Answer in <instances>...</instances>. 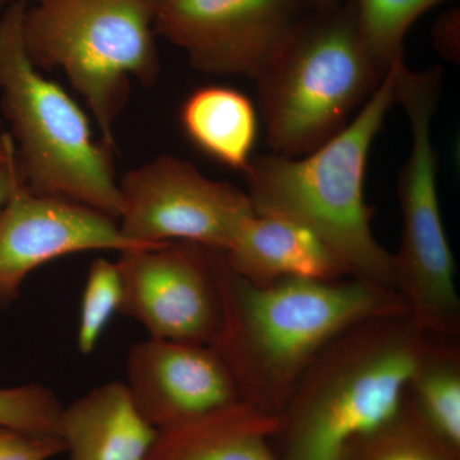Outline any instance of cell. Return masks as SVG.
Here are the masks:
<instances>
[{
	"label": "cell",
	"mask_w": 460,
	"mask_h": 460,
	"mask_svg": "<svg viewBox=\"0 0 460 460\" xmlns=\"http://www.w3.org/2000/svg\"><path fill=\"white\" fill-rule=\"evenodd\" d=\"M224 319L213 344L234 380L239 399L278 417L305 368L353 323L408 314L394 289L358 278L289 279L257 287L224 263Z\"/></svg>",
	"instance_id": "1"
},
{
	"label": "cell",
	"mask_w": 460,
	"mask_h": 460,
	"mask_svg": "<svg viewBox=\"0 0 460 460\" xmlns=\"http://www.w3.org/2000/svg\"><path fill=\"white\" fill-rule=\"evenodd\" d=\"M402 58H396L374 95L334 137L304 156H252L243 172L257 214L305 226L352 277L389 289H394L393 253L372 232L375 208L366 201L365 180L372 144L396 104Z\"/></svg>",
	"instance_id": "2"
},
{
	"label": "cell",
	"mask_w": 460,
	"mask_h": 460,
	"mask_svg": "<svg viewBox=\"0 0 460 460\" xmlns=\"http://www.w3.org/2000/svg\"><path fill=\"white\" fill-rule=\"evenodd\" d=\"M428 334L410 314L353 323L314 357L278 414L279 460H338L350 438L395 411Z\"/></svg>",
	"instance_id": "3"
},
{
	"label": "cell",
	"mask_w": 460,
	"mask_h": 460,
	"mask_svg": "<svg viewBox=\"0 0 460 460\" xmlns=\"http://www.w3.org/2000/svg\"><path fill=\"white\" fill-rule=\"evenodd\" d=\"M27 0L0 14V108L11 127L27 189L119 219L113 146L93 140L89 117L59 84L30 62L22 41Z\"/></svg>",
	"instance_id": "4"
},
{
	"label": "cell",
	"mask_w": 460,
	"mask_h": 460,
	"mask_svg": "<svg viewBox=\"0 0 460 460\" xmlns=\"http://www.w3.org/2000/svg\"><path fill=\"white\" fill-rule=\"evenodd\" d=\"M387 71L363 41L354 0L311 11L255 80L272 154L304 156L334 137Z\"/></svg>",
	"instance_id": "5"
},
{
	"label": "cell",
	"mask_w": 460,
	"mask_h": 460,
	"mask_svg": "<svg viewBox=\"0 0 460 460\" xmlns=\"http://www.w3.org/2000/svg\"><path fill=\"white\" fill-rule=\"evenodd\" d=\"M155 11L156 0H27L22 41L30 62L66 75L113 147L132 81L154 86L162 72Z\"/></svg>",
	"instance_id": "6"
},
{
	"label": "cell",
	"mask_w": 460,
	"mask_h": 460,
	"mask_svg": "<svg viewBox=\"0 0 460 460\" xmlns=\"http://www.w3.org/2000/svg\"><path fill=\"white\" fill-rule=\"evenodd\" d=\"M443 69L411 71L402 60L396 104L410 120L411 154L399 174L402 237L393 253V283L414 325L432 337H460L456 265L445 232L438 192V153L431 124Z\"/></svg>",
	"instance_id": "7"
},
{
	"label": "cell",
	"mask_w": 460,
	"mask_h": 460,
	"mask_svg": "<svg viewBox=\"0 0 460 460\" xmlns=\"http://www.w3.org/2000/svg\"><path fill=\"white\" fill-rule=\"evenodd\" d=\"M118 184V226L137 246L190 242L226 251L242 224L255 214L247 192L205 177L177 156H157L127 172Z\"/></svg>",
	"instance_id": "8"
},
{
	"label": "cell",
	"mask_w": 460,
	"mask_h": 460,
	"mask_svg": "<svg viewBox=\"0 0 460 460\" xmlns=\"http://www.w3.org/2000/svg\"><path fill=\"white\" fill-rule=\"evenodd\" d=\"M119 253V314L141 323L150 338L215 343L224 319V251L168 242Z\"/></svg>",
	"instance_id": "9"
},
{
	"label": "cell",
	"mask_w": 460,
	"mask_h": 460,
	"mask_svg": "<svg viewBox=\"0 0 460 460\" xmlns=\"http://www.w3.org/2000/svg\"><path fill=\"white\" fill-rule=\"evenodd\" d=\"M311 11L305 0H156L154 30L196 71L255 81Z\"/></svg>",
	"instance_id": "10"
},
{
	"label": "cell",
	"mask_w": 460,
	"mask_h": 460,
	"mask_svg": "<svg viewBox=\"0 0 460 460\" xmlns=\"http://www.w3.org/2000/svg\"><path fill=\"white\" fill-rule=\"evenodd\" d=\"M118 220L77 202L21 186L0 208V313L13 305L32 271L86 251L137 248Z\"/></svg>",
	"instance_id": "11"
},
{
	"label": "cell",
	"mask_w": 460,
	"mask_h": 460,
	"mask_svg": "<svg viewBox=\"0 0 460 460\" xmlns=\"http://www.w3.org/2000/svg\"><path fill=\"white\" fill-rule=\"evenodd\" d=\"M126 372L133 402L157 431L241 402L213 345L148 337L129 350Z\"/></svg>",
	"instance_id": "12"
},
{
	"label": "cell",
	"mask_w": 460,
	"mask_h": 460,
	"mask_svg": "<svg viewBox=\"0 0 460 460\" xmlns=\"http://www.w3.org/2000/svg\"><path fill=\"white\" fill-rule=\"evenodd\" d=\"M224 255L238 277L257 287L289 279L332 281L352 277L311 230L256 211L242 224Z\"/></svg>",
	"instance_id": "13"
},
{
	"label": "cell",
	"mask_w": 460,
	"mask_h": 460,
	"mask_svg": "<svg viewBox=\"0 0 460 460\" xmlns=\"http://www.w3.org/2000/svg\"><path fill=\"white\" fill-rule=\"evenodd\" d=\"M58 436L68 460H146L157 429L126 384L111 381L63 407Z\"/></svg>",
	"instance_id": "14"
},
{
	"label": "cell",
	"mask_w": 460,
	"mask_h": 460,
	"mask_svg": "<svg viewBox=\"0 0 460 460\" xmlns=\"http://www.w3.org/2000/svg\"><path fill=\"white\" fill-rule=\"evenodd\" d=\"M278 417L238 402L157 431L146 460H279L271 447Z\"/></svg>",
	"instance_id": "15"
},
{
	"label": "cell",
	"mask_w": 460,
	"mask_h": 460,
	"mask_svg": "<svg viewBox=\"0 0 460 460\" xmlns=\"http://www.w3.org/2000/svg\"><path fill=\"white\" fill-rule=\"evenodd\" d=\"M187 137L202 153L243 174L257 138V114L241 91L206 86L190 93L181 109Z\"/></svg>",
	"instance_id": "16"
},
{
	"label": "cell",
	"mask_w": 460,
	"mask_h": 460,
	"mask_svg": "<svg viewBox=\"0 0 460 460\" xmlns=\"http://www.w3.org/2000/svg\"><path fill=\"white\" fill-rule=\"evenodd\" d=\"M402 399L438 438L460 452V337L428 335Z\"/></svg>",
	"instance_id": "17"
},
{
	"label": "cell",
	"mask_w": 460,
	"mask_h": 460,
	"mask_svg": "<svg viewBox=\"0 0 460 460\" xmlns=\"http://www.w3.org/2000/svg\"><path fill=\"white\" fill-rule=\"evenodd\" d=\"M338 460H460V452L438 438L402 399L389 417L350 438Z\"/></svg>",
	"instance_id": "18"
},
{
	"label": "cell",
	"mask_w": 460,
	"mask_h": 460,
	"mask_svg": "<svg viewBox=\"0 0 460 460\" xmlns=\"http://www.w3.org/2000/svg\"><path fill=\"white\" fill-rule=\"evenodd\" d=\"M447 2L450 0H354L363 41L385 68L404 54V39L411 25Z\"/></svg>",
	"instance_id": "19"
},
{
	"label": "cell",
	"mask_w": 460,
	"mask_h": 460,
	"mask_svg": "<svg viewBox=\"0 0 460 460\" xmlns=\"http://www.w3.org/2000/svg\"><path fill=\"white\" fill-rule=\"evenodd\" d=\"M122 278L117 261L99 257L91 262L81 298L77 347L90 354L122 305Z\"/></svg>",
	"instance_id": "20"
},
{
	"label": "cell",
	"mask_w": 460,
	"mask_h": 460,
	"mask_svg": "<svg viewBox=\"0 0 460 460\" xmlns=\"http://www.w3.org/2000/svg\"><path fill=\"white\" fill-rule=\"evenodd\" d=\"M63 407L53 390L41 384L0 387V425L8 428L58 435Z\"/></svg>",
	"instance_id": "21"
},
{
	"label": "cell",
	"mask_w": 460,
	"mask_h": 460,
	"mask_svg": "<svg viewBox=\"0 0 460 460\" xmlns=\"http://www.w3.org/2000/svg\"><path fill=\"white\" fill-rule=\"evenodd\" d=\"M60 454H65V444L58 435L0 425V460H51Z\"/></svg>",
	"instance_id": "22"
},
{
	"label": "cell",
	"mask_w": 460,
	"mask_h": 460,
	"mask_svg": "<svg viewBox=\"0 0 460 460\" xmlns=\"http://www.w3.org/2000/svg\"><path fill=\"white\" fill-rule=\"evenodd\" d=\"M23 184H25V181H23L22 172L18 166L16 151H14L13 155L0 166V208L7 204L12 195Z\"/></svg>",
	"instance_id": "23"
},
{
	"label": "cell",
	"mask_w": 460,
	"mask_h": 460,
	"mask_svg": "<svg viewBox=\"0 0 460 460\" xmlns=\"http://www.w3.org/2000/svg\"><path fill=\"white\" fill-rule=\"evenodd\" d=\"M14 144L9 133L0 132V166L14 154Z\"/></svg>",
	"instance_id": "24"
},
{
	"label": "cell",
	"mask_w": 460,
	"mask_h": 460,
	"mask_svg": "<svg viewBox=\"0 0 460 460\" xmlns=\"http://www.w3.org/2000/svg\"><path fill=\"white\" fill-rule=\"evenodd\" d=\"M308 7L316 12H328L338 8L343 0H305Z\"/></svg>",
	"instance_id": "25"
},
{
	"label": "cell",
	"mask_w": 460,
	"mask_h": 460,
	"mask_svg": "<svg viewBox=\"0 0 460 460\" xmlns=\"http://www.w3.org/2000/svg\"><path fill=\"white\" fill-rule=\"evenodd\" d=\"M13 2V0H0V5L8 4V3Z\"/></svg>",
	"instance_id": "26"
}]
</instances>
